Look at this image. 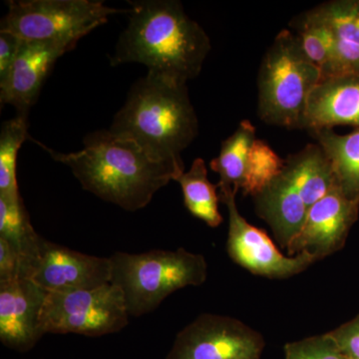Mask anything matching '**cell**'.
I'll use <instances>...</instances> for the list:
<instances>
[{
	"label": "cell",
	"instance_id": "cell-12",
	"mask_svg": "<svg viewBox=\"0 0 359 359\" xmlns=\"http://www.w3.org/2000/svg\"><path fill=\"white\" fill-rule=\"evenodd\" d=\"M48 292L32 280L0 282V340L13 351H30L44 335L40 318Z\"/></svg>",
	"mask_w": 359,
	"mask_h": 359
},
{
	"label": "cell",
	"instance_id": "cell-6",
	"mask_svg": "<svg viewBox=\"0 0 359 359\" xmlns=\"http://www.w3.org/2000/svg\"><path fill=\"white\" fill-rule=\"evenodd\" d=\"M126 11L95 0H21L9 1L0 32H8L23 41L69 40L78 42L110 16Z\"/></svg>",
	"mask_w": 359,
	"mask_h": 359
},
{
	"label": "cell",
	"instance_id": "cell-15",
	"mask_svg": "<svg viewBox=\"0 0 359 359\" xmlns=\"http://www.w3.org/2000/svg\"><path fill=\"white\" fill-rule=\"evenodd\" d=\"M254 199L257 215L269 224L278 243L287 249L306 221L309 208L285 169Z\"/></svg>",
	"mask_w": 359,
	"mask_h": 359
},
{
	"label": "cell",
	"instance_id": "cell-24",
	"mask_svg": "<svg viewBox=\"0 0 359 359\" xmlns=\"http://www.w3.org/2000/svg\"><path fill=\"white\" fill-rule=\"evenodd\" d=\"M282 159L268 144L256 139L250 149L242 191L245 196L256 197L276 179L285 167Z\"/></svg>",
	"mask_w": 359,
	"mask_h": 359
},
{
	"label": "cell",
	"instance_id": "cell-25",
	"mask_svg": "<svg viewBox=\"0 0 359 359\" xmlns=\"http://www.w3.org/2000/svg\"><path fill=\"white\" fill-rule=\"evenodd\" d=\"M285 354V359H346L328 332L290 342Z\"/></svg>",
	"mask_w": 359,
	"mask_h": 359
},
{
	"label": "cell",
	"instance_id": "cell-19",
	"mask_svg": "<svg viewBox=\"0 0 359 359\" xmlns=\"http://www.w3.org/2000/svg\"><path fill=\"white\" fill-rule=\"evenodd\" d=\"M256 139V127L249 120H244L236 131L223 141L218 157L210 163L212 171L219 174L217 187L219 191L238 192L242 190L250 151Z\"/></svg>",
	"mask_w": 359,
	"mask_h": 359
},
{
	"label": "cell",
	"instance_id": "cell-4",
	"mask_svg": "<svg viewBox=\"0 0 359 359\" xmlns=\"http://www.w3.org/2000/svg\"><path fill=\"white\" fill-rule=\"evenodd\" d=\"M109 259L111 283L122 290L130 316L135 318L152 313L176 290L202 285L208 276L205 257L183 248L116 252Z\"/></svg>",
	"mask_w": 359,
	"mask_h": 359
},
{
	"label": "cell",
	"instance_id": "cell-9",
	"mask_svg": "<svg viewBox=\"0 0 359 359\" xmlns=\"http://www.w3.org/2000/svg\"><path fill=\"white\" fill-rule=\"evenodd\" d=\"M233 190L219 191V199L229 212V233L226 249L233 263L256 276L269 278H285L306 271L320 261L313 255L302 252L294 257L282 254L271 238L252 226L238 212Z\"/></svg>",
	"mask_w": 359,
	"mask_h": 359
},
{
	"label": "cell",
	"instance_id": "cell-28",
	"mask_svg": "<svg viewBox=\"0 0 359 359\" xmlns=\"http://www.w3.org/2000/svg\"><path fill=\"white\" fill-rule=\"evenodd\" d=\"M22 42L11 33L0 32V87L8 79Z\"/></svg>",
	"mask_w": 359,
	"mask_h": 359
},
{
	"label": "cell",
	"instance_id": "cell-8",
	"mask_svg": "<svg viewBox=\"0 0 359 359\" xmlns=\"http://www.w3.org/2000/svg\"><path fill=\"white\" fill-rule=\"evenodd\" d=\"M263 335L231 316L204 313L177 334L166 359H261Z\"/></svg>",
	"mask_w": 359,
	"mask_h": 359
},
{
	"label": "cell",
	"instance_id": "cell-18",
	"mask_svg": "<svg viewBox=\"0 0 359 359\" xmlns=\"http://www.w3.org/2000/svg\"><path fill=\"white\" fill-rule=\"evenodd\" d=\"M311 134L330 160L340 190L359 202V128L346 135L332 129L316 130Z\"/></svg>",
	"mask_w": 359,
	"mask_h": 359
},
{
	"label": "cell",
	"instance_id": "cell-1",
	"mask_svg": "<svg viewBox=\"0 0 359 359\" xmlns=\"http://www.w3.org/2000/svg\"><path fill=\"white\" fill-rule=\"evenodd\" d=\"M29 138L52 159L69 167L84 190L128 212L147 207L160 189L185 173V166L156 160L109 130L87 135L81 150L66 154Z\"/></svg>",
	"mask_w": 359,
	"mask_h": 359
},
{
	"label": "cell",
	"instance_id": "cell-14",
	"mask_svg": "<svg viewBox=\"0 0 359 359\" xmlns=\"http://www.w3.org/2000/svg\"><path fill=\"white\" fill-rule=\"evenodd\" d=\"M335 126L359 128V76L323 79L309 95L304 129L311 132Z\"/></svg>",
	"mask_w": 359,
	"mask_h": 359
},
{
	"label": "cell",
	"instance_id": "cell-27",
	"mask_svg": "<svg viewBox=\"0 0 359 359\" xmlns=\"http://www.w3.org/2000/svg\"><path fill=\"white\" fill-rule=\"evenodd\" d=\"M328 334L332 335L346 359H359V314Z\"/></svg>",
	"mask_w": 359,
	"mask_h": 359
},
{
	"label": "cell",
	"instance_id": "cell-3",
	"mask_svg": "<svg viewBox=\"0 0 359 359\" xmlns=\"http://www.w3.org/2000/svg\"><path fill=\"white\" fill-rule=\"evenodd\" d=\"M109 131L156 160L185 166L182 152L199 132L187 83L147 73L132 86Z\"/></svg>",
	"mask_w": 359,
	"mask_h": 359
},
{
	"label": "cell",
	"instance_id": "cell-26",
	"mask_svg": "<svg viewBox=\"0 0 359 359\" xmlns=\"http://www.w3.org/2000/svg\"><path fill=\"white\" fill-rule=\"evenodd\" d=\"M27 278L26 263L20 250L0 238V282Z\"/></svg>",
	"mask_w": 359,
	"mask_h": 359
},
{
	"label": "cell",
	"instance_id": "cell-20",
	"mask_svg": "<svg viewBox=\"0 0 359 359\" xmlns=\"http://www.w3.org/2000/svg\"><path fill=\"white\" fill-rule=\"evenodd\" d=\"M177 182L183 191L184 203L188 211L196 218L202 219L211 228L223 223L224 218L219 212L218 187L212 185L208 178L205 161L197 158L192 166Z\"/></svg>",
	"mask_w": 359,
	"mask_h": 359
},
{
	"label": "cell",
	"instance_id": "cell-10",
	"mask_svg": "<svg viewBox=\"0 0 359 359\" xmlns=\"http://www.w3.org/2000/svg\"><path fill=\"white\" fill-rule=\"evenodd\" d=\"M29 280L48 294L97 289L111 283L109 257L90 256L40 238Z\"/></svg>",
	"mask_w": 359,
	"mask_h": 359
},
{
	"label": "cell",
	"instance_id": "cell-21",
	"mask_svg": "<svg viewBox=\"0 0 359 359\" xmlns=\"http://www.w3.org/2000/svg\"><path fill=\"white\" fill-rule=\"evenodd\" d=\"M0 238L20 250L29 278L30 264L39 250L41 236L33 228L21 195H0Z\"/></svg>",
	"mask_w": 359,
	"mask_h": 359
},
{
	"label": "cell",
	"instance_id": "cell-5",
	"mask_svg": "<svg viewBox=\"0 0 359 359\" xmlns=\"http://www.w3.org/2000/svg\"><path fill=\"white\" fill-rule=\"evenodd\" d=\"M321 81V71L302 49L299 37L283 29L259 66V119L287 129H304L309 95Z\"/></svg>",
	"mask_w": 359,
	"mask_h": 359
},
{
	"label": "cell",
	"instance_id": "cell-23",
	"mask_svg": "<svg viewBox=\"0 0 359 359\" xmlns=\"http://www.w3.org/2000/svg\"><path fill=\"white\" fill-rule=\"evenodd\" d=\"M28 114L18 113L13 119L2 124L0 133V195L20 196L16 177L18 151L29 139Z\"/></svg>",
	"mask_w": 359,
	"mask_h": 359
},
{
	"label": "cell",
	"instance_id": "cell-16",
	"mask_svg": "<svg viewBox=\"0 0 359 359\" xmlns=\"http://www.w3.org/2000/svg\"><path fill=\"white\" fill-rule=\"evenodd\" d=\"M334 39V53L321 80L359 76V0H334L318 6Z\"/></svg>",
	"mask_w": 359,
	"mask_h": 359
},
{
	"label": "cell",
	"instance_id": "cell-22",
	"mask_svg": "<svg viewBox=\"0 0 359 359\" xmlns=\"http://www.w3.org/2000/svg\"><path fill=\"white\" fill-rule=\"evenodd\" d=\"M295 35L308 57L320 68L321 76L327 69L334 53V39L327 20L318 7L302 14L292 21Z\"/></svg>",
	"mask_w": 359,
	"mask_h": 359
},
{
	"label": "cell",
	"instance_id": "cell-17",
	"mask_svg": "<svg viewBox=\"0 0 359 359\" xmlns=\"http://www.w3.org/2000/svg\"><path fill=\"white\" fill-rule=\"evenodd\" d=\"M283 169L301 193L309 211L337 185L332 164L318 144H309L290 155Z\"/></svg>",
	"mask_w": 359,
	"mask_h": 359
},
{
	"label": "cell",
	"instance_id": "cell-11",
	"mask_svg": "<svg viewBox=\"0 0 359 359\" xmlns=\"http://www.w3.org/2000/svg\"><path fill=\"white\" fill-rule=\"evenodd\" d=\"M358 212V201L349 199L335 185L309 209L301 230L285 249L287 255L309 252L320 261L334 254L346 244Z\"/></svg>",
	"mask_w": 359,
	"mask_h": 359
},
{
	"label": "cell",
	"instance_id": "cell-13",
	"mask_svg": "<svg viewBox=\"0 0 359 359\" xmlns=\"http://www.w3.org/2000/svg\"><path fill=\"white\" fill-rule=\"evenodd\" d=\"M77 42L69 40L23 41L11 74L0 87V102L13 105L18 113L28 114L36 102L45 78L59 57L72 50Z\"/></svg>",
	"mask_w": 359,
	"mask_h": 359
},
{
	"label": "cell",
	"instance_id": "cell-2",
	"mask_svg": "<svg viewBox=\"0 0 359 359\" xmlns=\"http://www.w3.org/2000/svg\"><path fill=\"white\" fill-rule=\"evenodd\" d=\"M130 4L128 26L116 44L111 65L140 63L148 73L182 83L198 77L211 41L181 2L138 0Z\"/></svg>",
	"mask_w": 359,
	"mask_h": 359
},
{
	"label": "cell",
	"instance_id": "cell-7",
	"mask_svg": "<svg viewBox=\"0 0 359 359\" xmlns=\"http://www.w3.org/2000/svg\"><path fill=\"white\" fill-rule=\"evenodd\" d=\"M129 316L122 290L110 283L93 290L48 294L40 325L44 334L102 337L126 327Z\"/></svg>",
	"mask_w": 359,
	"mask_h": 359
}]
</instances>
